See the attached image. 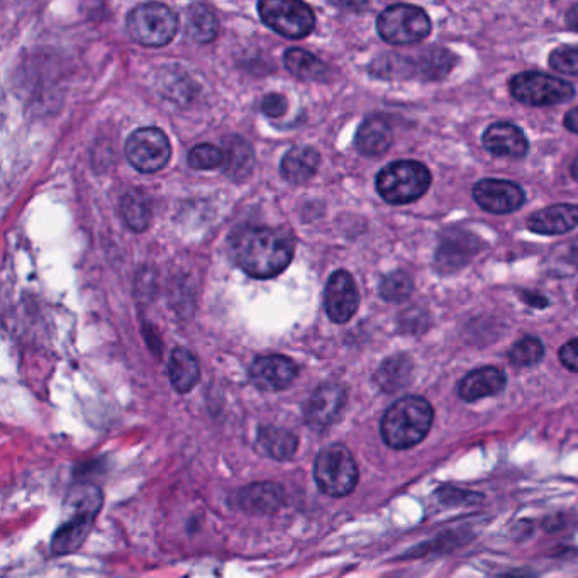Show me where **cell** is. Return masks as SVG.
Here are the masks:
<instances>
[{
	"label": "cell",
	"mask_w": 578,
	"mask_h": 578,
	"mask_svg": "<svg viewBox=\"0 0 578 578\" xmlns=\"http://www.w3.org/2000/svg\"><path fill=\"white\" fill-rule=\"evenodd\" d=\"M360 306V292L355 280L346 270H338L329 277L324 290V309L336 324H345L355 316Z\"/></svg>",
	"instance_id": "obj_13"
},
{
	"label": "cell",
	"mask_w": 578,
	"mask_h": 578,
	"mask_svg": "<svg viewBox=\"0 0 578 578\" xmlns=\"http://www.w3.org/2000/svg\"><path fill=\"white\" fill-rule=\"evenodd\" d=\"M397 67L401 68V77H419L423 80H441L453 70L456 56L446 48L429 46L426 50L419 51L416 58H401L394 56Z\"/></svg>",
	"instance_id": "obj_15"
},
{
	"label": "cell",
	"mask_w": 578,
	"mask_h": 578,
	"mask_svg": "<svg viewBox=\"0 0 578 578\" xmlns=\"http://www.w3.org/2000/svg\"><path fill=\"white\" fill-rule=\"evenodd\" d=\"M284 489L273 482H256L239 490L238 504L243 511L255 516L277 512L284 504Z\"/></svg>",
	"instance_id": "obj_20"
},
{
	"label": "cell",
	"mask_w": 578,
	"mask_h": 578,
	"mask_svg": "<svg viewBox=\"0 0 578 578\" xmlns=\"http://www.w3.org/2000/svg\"><path fill=\"white\" fill-rule=\"evenodd\" d=\"M187 162L195 170H212V168L224 167L226 153H224L223 148H217L211 143H204V145L194 146L190 150Z\"/></svg>",
	"instance_id": "obj_32"
},
{
	"label": "cell",
	"mask_w": 578,
	"mask_h": 578,
	"mask_svg": "<svg viewBox=\"0 0 578 578\" xmlns=\"http://www.w3.org/2000/svg\"><path fill=\"white\" fill-rule=\"evenodd\" d=\"M560 362L563 367L570 372L578 373V338L577 340L568 341L560 348Z\"/></svg>",
	"instance_id": "obj_35"
},
{
	"label": "cell",
	"mask_w": 578,
	"mask_h": 578,
	"mask_svg": "<svg viewBox=\"0 0 578 578\" xmlns=\"http://www.w3.org/2000/svg\"><path fill=\"white\" fill-rule=\"evenodd\" d=\"M168 377H170L173 389L180 394H187L194 389L197 382L201 380V367L194 353H190L185 348H175L168 362Z\"/></svg>",
	"instance_id": "obj_24"
},
{
	"label": "cell",
	"mask_w": 578,
	"mask_h": 578,
	"mask_svg": "<svg viewBox=\"0 0 578 578\" xmlns=\"http://www.w3.org/2000/svg\"><path fill=\"white\" fill-rule=\"evenodd\" d=\"M126 156L138 172L155 173L167 165L172 146L162 129L141 128L126 141Z\"/></svg>",
	"instance_id": "obj_10"
},
{
	"label": "cell",
	"mask_w": 578,
	"mask_h": 578,
	"mask_svg": "<svg viewBox=\"0 0 578 578\" xmlns=\"http://www.w3.org/2000/svg\"><path fill=\"white\" fill-rule=\"evenodd\" d=\"M314 478L323 494L346 497L358 484V467L351 451L343 445L326 446L314 463Z\"/></svg>",
	"instance_id": "obj_5"
},
{
	"label": "cell",
	"mask_w": 578,
	"mask_h": 578,
	"mask_svg": "<svg viewBox=\"0 0 578 578\" xmlns=\"http://www.w3.org/2000/svg\"><path fill=\"white\" fill-rule=\"evenodd\" d=\"M529 231L545 236H558V234L570 233L578 226V206L573 204H556L546 207L529 217Z\"/></svg>",
	"instance_id": "obj_19"
},
{
	"label": "cell",
	"mask_w": 578,
	"mask_h": 578,
	"mask_svg": "<svg viewBox=\"0 0 578 578\" xmlns=\"http://www.w3.org/2000/svg\"><path fill=\"white\" fill-rule=\"evenodd\" d=\"M433 406L419 395H406L385 411L380 433L392 450H409L428 436L433 426Z\"/></svg>",
	"instance_id": "obj_3"
},
{
	"label": "cell",
	"mask_w": 578,
	"mask_h": 578,
	"mask_svg": "<svg viewBox=\"0 0 578 578\" xmlns=\"http://www.w3.org/2000/svg\"><path fill=\"white\" fill-rule=\"evenodd\" d=\"M262 111L268 117L284 116L285 112H287V99L280 94L267 95L262 102Z\"/></svg>",
	"instance_id": "obj_34"
},
{
	"label": "cell",
	"mask_w": 578,
	"mask_h": 578,
	"mask_svg": "<svg viewBox=\"0 0 578 578\" xmlns=\"http://www.w3.org/2000/svg\"><path fill=\"white\" fill-rule=\"evenodd\" d=\"M234 262L253 278L277 277L294 258V238L284 229L245 226L229 239Z\"/></svg>",
	"instance_id": "obj_1"
},
{
	"label": "cell",
	"mask_w": 578,
	"mask_h": 578,
	"mask_svg": "<svg viewBox=\"0 0 578 578\" xmlns=\"http://www.w3.org/2000/svg\"><path fill=\"white\" fill-rule=\"evenodd\" d=\"M377 192L392 206L419 201L431 187V172L423 163L401 160L382 168L377 175Z\"/></svg>",
	"instance_id": "obj_4"
},
{
	"label": "cell",
	"mask_w": 578,
	"mask_h": 578,
	"mask_svg": "<svg viewBox=\"0 0 578 578\" xmlns=\"http://www.w3.org/2000/svg\"><path fill=\"white\" fill-rule=\"evenodd\" d=\"M509 90L517 102L529 107L556 106L575 95L570 82L540 72L517 73L509 82Z\"/></svg>",
	"instance_id": "obj_8"
},
{
	"label": "cell",
	"mask_w": 578,
	"mask_h": 578,
	"mask_svg": "<svg viewBox=\"0 0 578 578\" xmlns=\"http://www.w3.org/2000/svg\"><path fill=\"white\" fill-rule=\"evenodd\" d=\"M482 145L492 155L506 156L514 160L524 158L529 150V141L523 129L506 121L490 124L482 134Z\"/></svg>",
	"instance_id": "obj_17"
},
{
	"label": "cell",
	"mask_w": 578,
	"mask_h": 578,
	"mask_svg": "<svg viewBox=\"0 0 578 578\" xmlns=\"http://www.w3.org/2000/svg\"><path fill=\"white\" fill-rule=\"evenodd\" d=\"M570 172H572L573 178L578 180V155L575 160H573L572 167H570Z\"/></svg>",
	"instance_id": "obj_40"
},
{
	"label": "cell",
	"mask_w": 578,
	"mask_h": 578,
	"mask_svg": "<svg viewBox=\"0 0 578 578\" xmlns=\"http://www.w3.org/2000/svg\"><path fill=\"white\" fill-rule=\"evenodd\" d=\"M321 156L311 146H297L285 153L280 172L290 184H306L317 173Z\"/></svg>",
	"instance_id": "obj_23"
},
{
	"label": "cell",
	"mask_w": 578,
	"mask_h": 578,
	"mask_svg": "<svg viewBox=\"0 0 578 578\" xmlns=\"http://www.w3.org/2000/svg\"><path fill=\"white\" fill-rule=\"evenodd\" d=\"M392 141H394L392 124L382 114L368 116L356 131V150L365 156L382 155L392 146Z\"/></svg>",
	"instance_id": "obj_21"
},
{
	"label": "cell",
	"mask_w": 578,
	"mask_h": 578,
	"mask_svg": "<svg viewBox=\"0 0 578 578\" xmlns=\"http://www.w3.org/2000/svg\"><path fill=\"white\" fill-rule=\"evenodd\" d=\"M121 212L129 228L136 233H143L150 228L151 202L150 197L141 189L129 190L121 201Z\"/></svg>",
	"instance_id": "obj_29"
},
{
	"label": "cell",
	"mask_w": 578,
	"mask_h": 578,
	"mask_svg": "<svg viewBox=\"0 0 578 578\" xmlns=\"http://www.w3.org/2000/svg\"><path fill=\"white\" fill-rule=\"evenodd\" d=\"M219 34L216 12L206 4H192L187 14V36L197 43H212Z\"/></svg>",
	"instance_id": "obj_28"
},
{
	"label": "cell",
	"mask_w": 578,
	"mask_h": 578,
	"mask_svg": "<svg viewBox=\"0 0 578 578\" xmlns=\"http://www.w3.org/2000/svg\"><path fill=\"white\" fill-rule=\"evenodd\" d=\"M128 31L131 38L143 46H165L175 38L178 17L170 7L160 2L139 4L129 12Z\"/></svg>",
	"instance_id": "obj_6"
},
{
	"label": "cell",
	"mask_w": 578,
	"mask_h": 578,
	"mask_svg": "<svg viewBox=\"0 0 578 578\" xmlns=\"http://www.w3.org/2000/svg\"><path fill=\"white\" fill-rule=\"evenodd\" d=\"M519 297L524 304L534 307V309H546L550 306V301L546 299L545 295L538 294V292H529V290H523L519 292Z\"/></svg>",
	"instance_id": "obj_37"
},
{
	"label": "cell",
	"mask_w": 578,
	"mask_h": 578,
	"mask_svg": "<svg viewBox=\"0 0 578 578\" xmlns=\"http://www.w3.org/2000/svg\"><path fill=\"white\" fill-rule=\"evenodd\" d=\"M285 67L292 75L307 82H326L329 78V67L317 56L301 48H290L285 51Z\"/></svg>",
	"instance_id": "obj_27"
},
{
	"label": "cell",
	"mask_w": 578,
	"mask_h": 578,
	"mask_svg": "<svg viewBox=\"0 0 578 578\" xmlns=\"http://www.w3.org/2000/svg\"><path fill=\"white\" fill-rule=\"evenodd\" d=\"M428 12L411 4H394L387 7L377 19L380 38L390 45L419 43L431 34Z\"/></svg>",
	"instance_id": "obj_7"
},
{
	"label": "cell",
	"mask_w": 578,
	"mask_h": 578,
	"mask_svg": "<svg viewBox=\"0 0 578 578\" xmlns=\"http://www.w3.org/2000/svg\"><path fill=\"white\" fill-rule=\"evenodd\" d=\"M258 12L268 28L285 38H306L316 26L314 11L299 0H263Z\"/></svg>",
	"instance_id": "obj_9"
},
{
	"label": "cell",
	"mask_w": 578,
	"mask_h": 578,
	"mask_svg": "<svg viewBox=\"0 0 578 578\" xmlns=\"http://www.w3.org/2000/svg\"><path fill=\"white\" fill-rule=\"evenodd\" d=\"M472 194L478 206L490 214H511L519 211L526 202L523 187L501 178L480 180L473 187Z\"/></svg>",
	"instance_id": "obj_11"
},
{
	"label": "cell",
	"mask_w": 578,
	"mask_h": 578,
	"mask_svg": "<svg viewBox=\"0 0 578 578\" xmlns=\"http://www.w3.org/2000/svg\"><path fill=\"white\" fill-rule=\"evenodd\" d=\"M378 290H380L382 299L399 304V302L407 301L411 297L414 284H412V278L406 272L397 270V272L389 273V275H385L382 278L380 289Z\"/></svg>",
	"instance_id": "obj_31"
},
{
	"label": "cell",
	"mask_w": 578,
	"mask_h": 578,
	"mask_svg": "<svg viewBox=\"0 0 578 578\" xmlns=\"http://www.w3.org/2000/svg\"><path fill=\"white\" fill-rule=\"evenodd\" d=\"M548 63L556 72L578 77V46H558V48L551 51Z\"/></svg>",
	"instance_id": "obj_33"
},
{
	"label": "cell",
	"mask_w": 578,
	"mask_h": 578,
	"mask_svg": "<svg viewBox=\"0 0 578 578\" xmlns=\"http://www.w3.org/2000/svg\"><path fill=\"white\" fill-rule=\"evenodd\" d=\"M567 24L578 33V4L570 7L567 12Z\"/></svg>",
	"instance_id": "obj_39"
},
{
	"label": "cell",
	"mask_w": 578,
	"mask_h": 578,
	"mask_svg": "<svg viewBox=\"0 0 578 578\" xmlns=\"http://www.w3.org/2000/svg\"><path fill=\"white\" fill-rule=\"evenodd\" d=\"M482 250V241L470 231H446L434 256V267L440 273L458 272L465 267L473 255Z\"/></svg>",
	"instance_id": "obj_14"
},
{
	"label": "cell",
	"mask_w": 578,
	"mask_h": 578,
	"mask_svg": "<svg viewBox=\"0 0 578 578\" xmlns=\"http://www.w3.org/2000/svg\"><path fill=\"white\" fill-rule=\"evenodd\" d=\"M102 501L104 495L97 485H78L70 492L62 524L56 529L51 541L53 553L68 555L84 545L101 512Z\"/></svg>",
	"instance_id": "obj_2"
},
{
	"label": "cell",
	"mask_w": 578,
	"mask_h": 578,
	"mask_svg": "<svg viewBox=\"0 0 578 578\" xmlns=\"http://www.w3.org/2000/svg\"><path fill=\"white\" fill-rule=\"evenodd\" d=\"M297 365L284 355L256 358L250 368L251 382L265 392H280L297 378Z\"/></svg>",
	"instance_id": "obj_16"
},
{
	"label": "cell",
	"mask_w": 578,
	"mask_h": 578,
	"mask_svg": "<svg viewBox=\"0 0 578 578\" xmlns=\"http://www.w3.org/2000/svg\"><path fill=\"white\" fill-rule=\"evenodd\" d=\"M414 377V362L406 353H397L382 362L375 372V384L387 394H395L399 390L406 389Z\"/></svg>",
	"instance_id": "obj_22"
},
{
	"label": "cell",
	"mask_w": 578,
	"mask_h": 578,
	"mask_svg": "<svg viewBox=\"0 0 578 578\" xmlns=\"http://www.w3.org/2000/svg\"><path fill=\"white\" fill-rule=\"evenodd\" d=\"M572 255H573V258H577V260H578V239L572 245Z\"/></svg>",
	"instance_id": "obj_41"
},
{
	"label": "cell",
	"mask_w": 578,
	"mask_h": 578,
	"mask_svg": "<svg viewBox=\"0 0 578 578\" xmlns=\"http://www.w3.org/2000/svg\"><path fill=\"white\" fill-rule=\"evenodd\" d=\"M575 295H577V299H578V290H577V294H575Z\"/></svg>",
	"instance_id": "obj_42"
},
{
	"label": "cell",
	"mask_w": 578,
	"mask_h": 578,
	"mask_svg": "<svg viewBox=\"0 0 578 578\" xmlns=\"http://www.w3.org/2000/svg\"><path fill=\"white\" fill-rule=\"evenodd\" d=\"M224 173L233 180H245L250 177L251 170L255 167V153L250 143L239 136H229L224 141Z\"/></svg>",
	"instance_id": "obj_25"
},
{
	"label": "cell",
	"mask_w": 578,
	"mask_h": 578,
	"mask_svg": "<svg viewBox=\"0 0 578 578\" xmlns=\"http://www.w3.org/2000/svg\"><path fill=\"white\" fill-rule=\"evenodd\" d=\"M256 446H258V450L273 460L284 462L295 455V451L299 448V440L294 433H290L287 429L265 426L258 431Z\"/></svg>",
	"instance_id": "obj_26"
},
{
	"label": "cell",
	"mask_w": 578,
	"mask_h": 578,
	"mask_svg": "<svg viewBox=\"0 0 578 578\" xmlns=\"http://www.w3.org/2000/svg\"><path fill=\"white\" fill-rule=\"evenodd\" d=\"M346 404V390L340 384H323L312 392L304 406V419L314 431H326L333 426Z\"/></svg>",
	"instance_id": "obj_12"
},
{
	"label": "cell",
	"mask_w": 578,
	"mask_h": 578,
	"mask_svg": "<svg viewBox=\"0 0 578 578\" xmlns=\"http://www.w3.org/2000/svg\"><path fill=\"white\" fill-rule=\"evenodd\" d=\"M563 126L570 131V133L578 134V107L568 111L563 117Z\"/></svg>",
	"instance_id": "obj_38"
},
{
	"label": "cell",
	"mask_w": 578,
	"mask_h": 578,
	"mask_svg": "<svg viewBox=\"0 0 578 578\" xmlns=\"http://www.w3.org/2000/svg\"><path fill=\"white\" fill-rule=\"evenodd\" d=\"M543 356H545V346L536 336H524L523 340L517 341L507 353V358L514 367H533L541 362Z\"/></svg>",
	"instance_id": "obj_30"
},
{
	"label": "cell",
	"mask_w": 578,
	"mask_h": 578,
	"mask_svg": "<svg viewBox=\"0 0 578 578\" xmlns=\"http://www.w3.org/2000/svg\"><path fill=\"white\" fill-rule=\"evenodd\" d=\"M411 324H417V328H419L421 333L426 331V328H428V316H426V312L417 311V309L406 311V316H404L402 326H404V328H411Z\"/></svg>",
	"instance_id": "obj_36"
},
{
	"label": "cell",
	"mask_w": 578,
	"mask_h": 578,
	"mask_svg": "<svg viewBox=\"0 0 578 578\" xmlns=\"http://www.w3.org/2000/svg\"><path fill=\"white\" fill-rule=\"evenodd\" d=\"M506 373L497 367H482L465 375L458 385V395L465 402L482 401L485 397L501 394L506 387Z\"/></svg>",
	"instance_id": "obj_18"
}]
</instances>
